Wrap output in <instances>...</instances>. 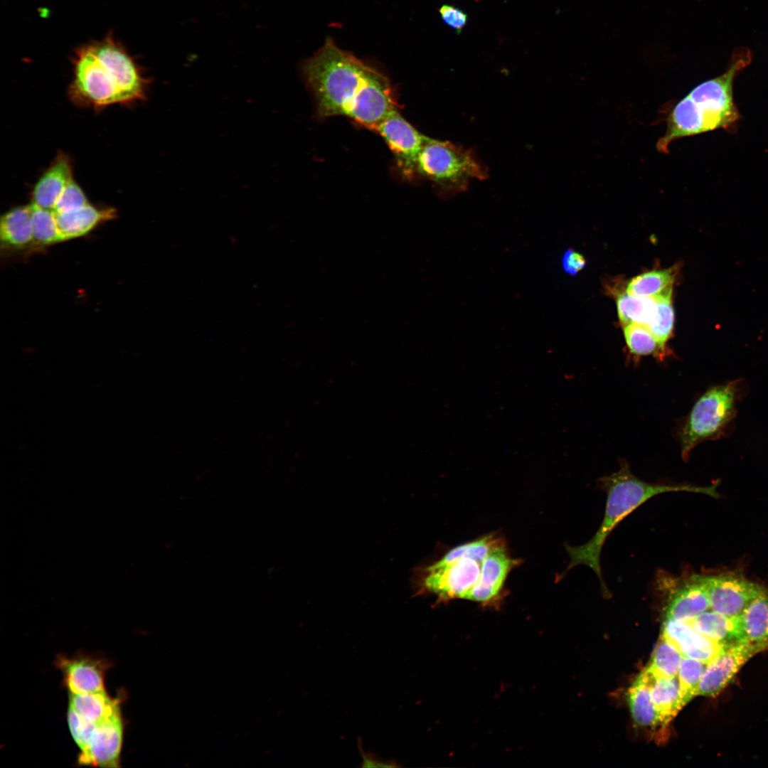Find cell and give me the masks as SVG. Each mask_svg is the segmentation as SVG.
<instances>
[{"label":"cell","instance_id":"cell-32","mask_svg":"<svg viewBox=\"0 0 768 768\" xmlns=\"http://www.w3.org/2000/svg\"><path fill=\"white\" fill-rule=\"evenodd\" d=\"M89 203L84 192L73 178L65 186L53 211L66 213L79 209Z\"/></svg>","mask_w":768,"mask_h":768},{"label":"cell","instance_id":"cell-9","mask_svg":"<svg viewBox=\"0 0 768 768\" xmlns=\"http://www.w3.org/2000/svg\"><path fill=\"white\" fill-rule=\"evenodd\" d=\"M708 594L710 608L723 615L738 617L766 590L740 575H700Z\"/></svg>","mask_w":768,"mask_h":768},{"label":"cell","instance_id":"cell-24","mask_svg":"<svg viewBox=\"0 0 768 768\" xmlns=\"http://www.w3.org/2000/svg\"><path fill=\"white\" fill-rule=\"evenodd\" d=\"M651 676L652 700L658 713L661 725L665 727L683 707L681 699L678 676L674 678H654L651 675Z\"/></svg>","mask_w":768,"mask_h":768},{"label":"cell","instance_id":"cell-7","mask_svg":"<svg viewBox=\"0 0 768 768\" xmlns=\"http://www.w3.org/2000/svg\"><path fill=\"white\" fill-rule=\"evenodd\" d=\"M73 80L69 88L73 100L92 107L122 103L117 85L88 44L79 47L73 58Z\"/></svg>","mask_w":768,"mask_h":768},{"label":"cell","instance_id":"cell-27","mask_svg":"<svg viewBox=\"0 0 768 768\" xmlns=\"http://www.w3.org/2000/svg\"><path fill=\"white\" fill-rule=\"evenodd\" d=\"M623 326L626 343L631 353L636 356L653 355L660 359L666 355V350L646 326L636 323Z\"/></svg>","mask_w":768,"mask_h":768},{"label":"cell","instance_id":"cell-6","mask_svg":"<svg viewBox=\"0 0 768 768\" xmlns=\"http://www.w3.org/2000/svg\"><path fill=\"white\" fill-rule=\"evenodd\" d=\"M415 171L437 184L448 197L466 191L471 180L488 176L471 151L430 137L418 154Z\"/></svg>","mask_w":768,"mask_h":768},{"label":"cell","instance_id":"cell-16","mask_svg":"<svg viewBox=\"0 0 768 768\" xmlns=\"http://www.w3.org/2000/svg\"><path fill=\"white\" fill-rule=\"evenodd\" d=\"M661 636L673 645L683 656L705 663L713 661L725 646L699 634L686 622L672 619H665Z\"/></svg>","mask_w":768,"mask_h":768},{"label":"cell","instance_id":"cell-5","mask_svg":"<svg viewBox=\"0 0 768 768\" xmlns=\"http://www.w3.org/2000/svg\"><path fill=\"white\" fill-rule=\"evenodd\" d=\"M745 393V381L737 379L713 385L698 398L678 432L684 461L698 444L728 435Z\"/></svg>","mask_w":768,"mask_h":768},{"label":"cell","instance_id":"cell-21","mask_svg":"<svg viewBox=\"0 0 768 768\" xmlns=\"http://www.w3.org/2000/svg\"><path fill=\"white\" fill-rule=\"evenodd\" d=\"M737 621L740 641L768 644V591L754 599Z\"/></svg>","mask_w":768,"mask_h":768},{"label":"cell","instance_id":"cell-10","mask_svg":"<svg viewBox=\"0 0 768 768\" xmlns=\"http://www.w3.org/2000/svg\"><path fill=\"white\" fill-rule=\"evenodd\" d=\"M767 649L768 644L747 641L725 645L719 654L707 664L700 683L698 695H718L751 658Z\"/></svg>","mask_w":768,"mask_h":768},{"label":"cell","instance_id":"cell-26","mask_svg":"<svg viewBox=\"0 0 768 768\" xmlns=\"http://www.w3.org/2000/svg\"><path fill=\"white\" fill-rule=\"evenodd\" d=\"M617 306L622 326L636 323L649 328L658 314L657 297H640L621 293L617 298Z\"/></svg>","mask_w":768,"mask_h":768},{"label":"cell","instance_id":"cell-19","mask_svg":"<svg viewBox=\"0 0 768 768\" xmlns=\"http://www.w3.org/2000/svg\"><path fill=\"white\" fill-rule=\"evenodd\" d=\"M69 693V708L89 722L100 725L120 715V698H110L105 690Z\"/></svg>","mask_w":768,"mask_h":768},{"label":"cell","instance_id":"cell-4","mask_svg":"<svg viewBox=\"0 0 768 768\" xmlns=\"http://www.w3.org/2000/svg\"><path fill=\"white\" fill-rule=\"evenodd\" d=\"M503 540L489 534L455 548L417 575L420 592L433 594L438 602L467 599L477 584L484 559Z\"/></svg>","mask_w":768,"mask_h":768},{"label":"cell","instance_id":"cell-2","mask_svg":"<svg viewBox=\"0 0 768 768\" xmlns=\"http://www.w3.org/2000/svg\"><path fill=\"white\" fill-rule=\"evenodd\" d=\"M751 60L748 48H737L723 73L700 83L679 100L667 118L665 134L656 143L658 151L668 153L671 142L685 137L719 129L734 132L740 117L734 100V82Z\"/></svg>","mask_w":768,"mask_h":768},{"label":"cell","instance_id":"cell-17","mask_svg":"<svg viewBox=\"0 0 768 768\" xmlns=\"http://www.w3.org/2000/svg\"><path fill=\"white\" fill-rule=\"evenodd\" d=\"M73 178L69 156L63 152L58 153L35 184L31 203L53 210L64 188Z\"/></svg>","mask_w":768,"mask_h":768},{"label":"cell","instance_id":"cell-22","mask_svg":"<svg viewBox=\"0 0 768 768\" xmlns=\"http://www.w3.org/2000/svg\"><path fill=\"white\" fill-rule=\"evenodd\" d=\"M651 683V676L645 669L629 688L627 700L634 722L641 727L654 729L661 725L652 700Z\"/></svg>","mask_w":768,"mask_h":768},{"label":"cell","instance_id":"cell-31","mask_svg":"<svg viewBox=\"0 0 768 768\" xmlns=\"http://www.w3.org/2000/svg\"><path fill=\"white\" fill-rule=\"evenodd\" d=\"M658 314L652 325L647 328L656 337L660 345L666 349V343L670 338L674 322V311L671 304V295L657 297Z\"/></svg>","mask_w":768,"mask_h":768},{"label":"cell","instance_id":"cell-8","mask_svg":"<svg viewBox=\"0 0 768 768\" xmlns=\"http://www.w3.org/2000/svg\"><path fill=\"white\" fill-rule=\"evenodd\" d=\"M88 45L114 79L120 92L122 103L132 102L145 97L147 79L134 59L112 34L92 41Z\"/></svg>","mask_w":768,"mask_h":768},{"label":"cell","instance_id":"cell-13","mask_svg":"<svg viewBox=\"0 0 768 768\" xmlns=\"http://www.w3.org/2000/svg\"><path fill=\"white\" fill-rule=\"evenodd\" d=\"M56 666L63 673L69 693H87L105 690L107 660L89 655L58 656Z\"/></svg>","mask_w":768,"mask_h":768},{"label":"cell","instance_id":"cell-28","mask_svg":"<svg viewBox=\"0 0 768 768\" xmlns=\"http://www.w3.org/2000/svg\"><path fill=\"white\" fill-rule=\"evenodd\" d=\"M683 658L679 651L661 636L646 669L654 678L677 677Z\"/></svg>","mask_w":768,"mask_h":768},{"label":"cell","instance_id":"cell-15","mask_svg":"<svg viewBox=\"0 0 768 768\" xmlns=\"http://www.w3.org/2000/svg\"><path fill=\"white\" fill-rule=\"evenodd\" d=\"M673 580L675 587L669 591L665 619L686 622L710 608L708 592L699 575Z\"/></svg>","mask_w":768,"mask_h":768},{"label":"cell","instance_id":"cell-1","mask_svg":"<svg viewBox=\"0 0 768 768\" xmlns=\"http://www.w3.org/2000/svg\"><path fill=\"white\" fill-rule=\"evenodd\" d=\"M320 117L346 116L373 131L398 110L388 78L326 38L302 65Z\"/></svg>","mask_w":768,"mask_h":768},{"label":"cell","instance_id":"cell-3","mask_svg":"<svg viewBox=\"0 0 768 768\" xmlns=\"http://www.w3.org/2000/svg\"><path fill=\"white\" fill-rule=\"evenodd\" d=\"M597 485L607 494L603 520L589 541L579 546L565 547L570 557L567 571L577 565L589 567L598 577L604 593H608L609 590L601 570V553L607 538L620 521L647 500L661 494L689 491L713 495L716 486V484L701 487L686 484L648 483L636 477L624 459L621 460L617 471L599 478Z\"/></svg>","mask_w":768,"mask_h":768},{"label":"cell","instance_id":"cell-11","mask_svg":"<svg viewBox=\"0 0 768 768\" xmlns=\"http://www.w3.org/2000/svg\"><path fill=\"white\" fill-rule=\"evenodd\" d=\"M373 131L385 140L406 176L415 174L420 151L428 139L408 122L395 110L389 114Z\"/></svg>","mask_w":768,"mask_h":768},{"label":"cell","instance_id":"cell-36","mask_svg":"<svg viewBox=\"0 0 768 768\" xmlns=\"http://www.w3.org/2000/svg\"><path fill=\"white\" fill-rule=\"evenodd\" d=\"M360 751L362 757L363 767H395L398 764L392 761H385L375 757L370 753L365 752L361 747Z\"/></svg>","mask_w":768,"mask_h":768},{"label":"cell","instance_id":"cell-12","mask_svg":"<svg viewBox=\"0 0 768 768\" xmlns=\"http://www.w3.org/2000/svg\"><path fill=\"white\" fill-rule=\"evenodd\" d=\"M518 563L509 555L505 541L498 545L484 559L480 578L467 599L484 607L499 605L507 576Z\"/></svg>","mask_w":768,"mask_h":768},{"label":"cell","instance_id":"cell-20","mask_svg":"<svg viewBox=\"0 0 768 768\" xmlns=\"http://www.w3.org/2000/svg\"><path fill=\"white\" fill-rule=\"evenodd\" d=\"M0 238L8 248L21 250L33 245L31 204L16 207L1 216Z\"/></svg>","mask_w":768,"mask_h":768},{"label":"cell","instance_id":"cell-23","mask_svg":"<svg viewBox=\"0 0 768 768\" xmlns=\"http://www.w3.org/2000/svg\"><path fill=\"white\" fill-rule=\"evenodd\" d=\"M685 622L699 634L721 644L740 641L737 617H727L711 609Z\"/></svg>","mask_w":768,"mask_h":768},{"label":"cell","instance_id":"cell-29","mask_svg":"<svg viewBox=\"0 0 768 768\" xmlns=\"http://www.w3.org/2000/svg\"><path fill=\"white\" fill-rule=\"evenodd\" d=\"M32 207L33 245L43 247L62 242L55 213L53 210Z\"/></svg>","mask_w":768,"mask_h":768},{"label":"cell","instance_id":"cell-18","mask_svg":"<svg viewBox=\"0 0 768 768\" xmlns=\"http://www.w3.org/2000/svg\"><path fill=\"white\" fill-rule=\"evenodd\" d=\"M55 215L64 241L83 236L100 223L114 218L115 210L110 208H99L88 203L79 209Z\"/></svg>","mask_w":768,"mask_h":768},{"label":"cell","instance_id":"cell-14","mask_svg":"<svg viewBox=\"0 0 768 768\" xmlns=\"http://www.w3.org/2000/svg\"><path fill=\"white\" fill-rule=\"evenodd\" d=\"M123 741V723L119 715L98 725L88 745L78 757L80 764L118 767Z\"/></svg>","mask_w":768,"mask_h":768},{"label":"cell","instance_id":"cell-33","mask_svg":"<svg viewBox=\"0 0 768 768\" xmlns=\"http://www.w3.org/2000/svg\"><path fill=\"white\" fill-rule=\"evenodd\" d=\"M67 718L70 733L81 751L88 745L98 725L87 721L70 708Z\"/></svg>","mask_w":768,"mask_h":768},{"label":"cell","instance_id":"cell-30","mask_svg":"<svg viewBox=\"0 0 768 768\" xmlns=\"http://www.w3.org/2000/svg\"><path fill=\"white\" fill-rule=\"evenodd\" d=\"M708 663L684 657L681 663L678 679L683 706L698 695L700 683Z\"/></svg>","mask_w":768,"mask_h":768},{"label":"cell","instance_id":"cell-34","mask_svg":"<svg viewBox=\"0 0 768 768\" xmlns=\"http://www.w3.org/2000/svg\"><path fill=\"white\" fill-rule=\"evenodd\" d=\"M439 13L444 22L454 29L458 34L462 32L467 23V14L454 6L442 5L439 9Z\"/></svg>","mask_w":768,"mask_h":768},{"label":"cell","instance_id":"cell-25","mask_svg":"<svg viewBox=\"0 0 768 768\" xmlns=\"http://www.w3.org/2000/svg\"><path fill=\"white\" fill-rule=\"evenodd\" d=\"M678 270V267L676 265L668 269L642 273L628 283L626 294L640 297L671 295Z\"/></svg>","mask_w":768,"mask_h":768},{"label":"cell","instance_id":"cell-35","mask_svg":"<svg viewBox=\"0 0 768 768\" xmlns=\"http://www.w3.org/2000/svg\"><path fill=\"white\" fill-rule=\"evenodd\" d=\"M561 264L565 272L574 276L585 267L586 260L580 252L569 248L563 253Z\"/></svg>","mask_w":768,"mask_h":768}]
</instances>
